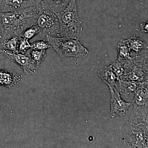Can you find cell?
<instances>
[{
  "instance_id": "52a82bcc",
  "label": "cell",
  "mask_w": 148,
  "mask_h": 148,
  "mask_svg": "<svg viewBox=\"0 0 148 148\" xmlns=\"http://www.w3.org/2000/svg\"><path fill=\"white\" fill-rule=\"evenodd\" d=\"M134 92V98L132 101L133 110L130 119L148 121V80L140 83Z\"/></svg>"
},
{
  "instance_id": "ba28073f",
  "label": "cell",
  "mask_w": 148,
  "mask_h": 148,
  "mask_svg": "<svg viewBox=\"0 0 148 148\" xmlns=\"http://www.w3.org/2000/svg\"><path fill=\"white\" fill-rule=\"evenodd\" d=\"M0 53L6 56L14 63L23 69L26 77L36 73L38 67L33 62L27 52L20 53L18 51L6 50L0 51Z\"/></svg>"
},
{
  "instance_id": "ac0fdd59",
  "label": "cell",
  "mask_w": 148,
  "mask_h": 148,
  "mask_svg": "<svg viewBox=\"0 0 148 148\" xmlns=\"http://www.w3.org/2000/svg\"><path fill=\"white\" fill-rule=\"evenodd\" d=\"M46 51L47 50H38L31 48L27 52L33 62L39 68L45 59Z\"/></svg>"
},
{
  "instance_id": "7c38bea8",
  "label": "cell",
  "mask_w": 148,
  "mask_h": 148,
  "mask_svg": "<svg viewBox=\"0 0 148 148\" xmlns=\"http://www.w3.org/2000/svg\"><path fill=\"white\" fill-rule=\"evenodd\" d=\"M141 82H142L117 79L115 85L116 89L120 95L127 96L131 92H134Z\"/></svg>"
},
{
  "instance_id": "e0dca14e",
  "label": "cell",
  "mask_w": 148,
  "mask_h": 148,
  "mask_svg": "<svg viewBox=\"0 0 148 148\" xmlns=\"http://www.w3.org/2000/svg\"><path fill=\"white\" fill-rule=\"evenodd\" d=\"M20 36H14L0 42V51L6 50L18 51Z\"/></svg>"
},
{
  "instance_id": "277c9868",
  "label": "cell",
  "mask_w": 148,
  "mask_h": 148,
  "mask_svg": "<svg viewBox=\"0 0 148 148\" xmlns=\"http://www.w3.org/2000/svg\"><path fill=\"white\" fill-rule=\"evenodd\" d=\"M124 73L122 80L143 82L148 80L147 53L136 55L123 61Z\"/></svg>"
},
{
  "instance_id": "7402d4cb",
  "label": "cell",
  "mask_w": 148,
  "mask_h": 148,
  "mask_svg": "<svg viewBox=\"0 0 148 148\" xmlns=\"http://www.w3.org/2000/svg\"><path fill=\"white\" fill-rule=\"evenodd\" d=\"M31 48H32V45L29 42V40L20 36L18 52L25 53Z\"/></svg>"
},
{
  "instance_id": "603a6c76",
  "label": "cell",
  "mask_w": 148,
  "mask_h": 148,
  "mask_svg": "<svg viewBox=\"0 0 148 148\" xmlns=\"http://www.w3.org/2000/svg\"><path fill=\"white\" fill-rule=\"evenodd\" d=\"M140 29L143 33L147 34L148 32V21L143 22L140 24Z\"/></svg>"
},
{
  "instance_id": "2e32d148",
  "label": "cell",
  "mask_w": 148,
  "mask_h": 148,
  "mask_svg": "<svg viewBox=\"0 0 148 148\" xmlns=\"http://www.w3.org/2000/svg\"><path fill=\"white\" fill-rule=\"evenodd\" d=\"M48 7L55 14L60 13L69 5L71 0H44Z\"/></svg>"
},
{
  "instance_id": "4fadbf2b",
  "label": "cell",
  "mask_w": 148,
  "mask_h": 148,
  "mask_svg": "<svg viewBox=\"0 0 148 148\" xmlns=\"http://www.w3.org/2000/svg\"><path fill=\"white\" fill-rule=\"evenodd\" d=\"M98 74L100 78L108 86L109 88L115 86L117 77L110 65L100 69Z\"/></svg>"
},
{
  "instance_id": "3957f363",
  "label": "cell",
  "mask_w": 148,
  "mask_h": 148,
  "mask_svg": "<svg viewBox=\"0 0 148 148\" xmlns=\"http://www.w3.org/2000/svg\"><path fill=\"white\" fill-rule=\"evenodd\" d=\"M45 40L48 42L61 58L74 57L84 58L88 54V50L79 39L65 37L49 36Z\"/></svg>"
},
{
  "instance_id": "5bb4252c",
  "label": "cell",
  "mask_w": 148,
  "mask_h": 148,
  "mask_svg": "<svg viewBox=\"0 0 148 148\" xmlns=\"http://www.w3.org/2000/svg\"><path fill=\"white\" fill-rule=\"evenodd\" d=\"M116 49L118 53V61H123L131 58L132 50L126 40H121L117 44Z\"/></svg>"
},
{
  "instance_id": "8992f818",
  "label": "cell",
  "mask_w": 148,
  "mask_h": 148,
  "mask_svg": "<svg viewBox=\"0 0 148 148\" xmlns=\"http://www.w3.org/2000/svg\"><path fill=\"white\" fill-rule=\"evenodd\" d=\"M40 13L36 24L45 39L49 36L60 37V24L57 14L49 8L44 0L39 3Z\"/></svg>"
},
{
  "instance_id": "8fae6325",
  "label": "cell",
  "mask_w": 148,
  "mask_h": 148,
  "mask_svg": "<svg viewBox=\"0 0 148 148\" xmlns=\"http://www.w3.org/2000/svg\"><path fill=\"white\" fill-rule=\"evenodd\" d=\"M23 80V76L13 70L0 69V86L12 88Z\"/></svg>"
},
{
  "instance_id": "cb8c5ba5",
  "label": "cell",
  "mask_w": 148,
  "mask_h": 148,
  "mask_svg": "<svg viewBox=\"0 0 148 148\" xmlns=\"http://www.w3.org/2000/svg\"><path fill=\"white\" fill-rule=\"evenodd\" d=\"M2 38V34L1 32H0V39H1Z\"/></svg>"
},
{
  "instance_id": "9a60e30c",
  "label": "cell",
  "mask_w": 148,
  "mask_h": 148,
  "mask_svg": "<svg viewBox=\"0 0 148 148\" xmlns=\"http://www.w3.org/2000/svg\"><path fill=\"white\" fill-rule=\"evenodd\" d=\"M131 50L134 51L137 53V55L141 51L145 49L147 50V44L145 41L140 38L133 36L131 38L126 40Z\"/></svg>"
},
{
  "instance_id": "5b68a950",
  "label": "cell",
  "mask_w": 148,
  "mask_h": 148,
  "mask_svg": "<svg viewBox=\"0 0 148 148\" xmlns=\"http://www.w3.org/2000/svg\"><path fill=\"white\" fill-rule=\"evenodd\" d=\"M148 121L130 119L126 124L124 135L127 148H148Z\"/></svg>"
},
{
  "instance_id": "6da1fadb",
  "label": "cell",
  "mask_w": 148,
  "mask_h": 148,
  "mask_svg": "<svg viewBox=\"0 0 148 148\" xmlns=\"http://www.w3.org/2000/svg\"><path fill=\"white\" fill-rule=\"evenodd\" d=\"M40 13L39 3L34 6L23 10L0 12L1 39L21 36L25 29L36 24Z\"/></svg>"
},
{
  "instance_id": "44dd1931",
  "label": "cell",
  "mask_w": 148,
  "mask_h": 148,
  "mask_svg": "<svg viewBox=\"0 0 148 148\" xmlns=\"http://www.w3.org/2000/svg\"><path fill=\"white\" fill-rule=\"evenodd\" d=\"M32 48L38 50H47L52 48L50 44L46 40H38L31 44Z\"/></svg>"
},
{
  "instance_id": "d6986e66",
  "label": "cell",
  "mask_w": 148,
  "mask_h": 148,
  "mask_svg": "<svg viewBox=\"0 0 148 148\" xmlns=\"http://www.w3.org/2000/svg\"><path fill=\"white\" fill-rule=\"evenodd\" d=\"M110 66L117 77V79H121L124 73L123 64L122 62L118 60L111 63Z\"/></svg>"
},
{
  "instance_id": "30bf717a",
  "label": "cell",
  "mask_w": 148,
  "mask_h": 148,
  "mask_svg": "<svg viewBox=\"0 0 148 148\" xmlns=\"http://www.w3.org/2000/svg\"><path fill=\"white\" fill-rule=\"evenodd\" d=\"M40 0H0V12L23 10L37 5Z\"/></svg>"
},
{
  "instance_id": "9c48e42d",
  "label": "cell",
  "mask_w": 148,
  "mask_h": 148,
  "mask_svg": "<svg viewBox=\"0 0 148 148\" xmlns=\"http://www.w3.org/2000/svg\"><path fill=\"white\" fill-rule=\"evenodd\" d=\"M111 98L110 100V116L112 118L117 116H123L127 114L128 108L132 102L127 103L122 99L119 92L115 88H110Z\"/></svg>"
},
{
  "instance_id": "7a4b0ae2",
  "label": "cell",
  "mask_w": 148,
  "mask_h": 148,
  "mask_svg": "<svg viewBox=\"0 0 148 148\" xmlns=\"http://www.w3.org/2000/svg\"><path fill=\"white\" fill-rule=\"evenodd\" d=\"M56 14L60 24L61 37L79 39L82 28L78 14L76 0H71L67 7Z\"/></svg>"
},
{
  "instance_id": "ffe728a7",
  "label": "cell",
  "mask_w": 148,
  "mask_h": 148,
  "mask_svg": "<svg viewBox=\"0 0 148 148\" xmlns=\"http://www.w3.org/2000/svg\"><path fill=\"white\" fill-rule=\"evenodd\" d=\"M40 32V29L37 24H35L25 29L21 34V36L23 38L29 40L34 38Z\"/></svg>"
}]
</instances>
